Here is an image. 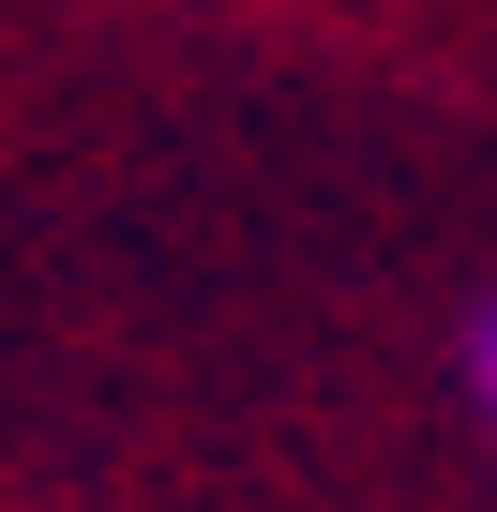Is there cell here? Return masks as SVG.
<instances>
[{"mask_svg": "<svg viewBox=\"0 0 497 512\" xmlns=\"http://www.w3.org/2000/svg\"><path fill=\"white\" fill-rule=\"evenodd\" d=\"M452 377H467V407H482V437H497V302L452 332Z\"/></svg>", "mask_w": 497, "mask_h": 512, "instance_id": "1", "label": "cell"}]
</instances>
